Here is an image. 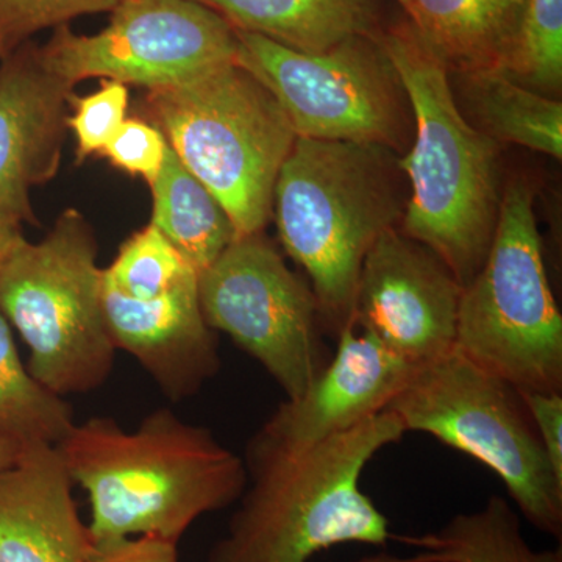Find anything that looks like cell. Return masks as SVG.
Returning a JSON list of instances; mask_svg holds the SVG:
<instances>
[{
  "instance_id": "cell-7",
  "label": "cell",
  "mask_w": 562,
  "mask_h": 562,
  "mask_svg": "<svg viewBox=\"0 0 562 562\" xmlns=\"http://www.w3.org/2000/svg\"><path fill=\"white\" fill-rule=\"evenodd\" d=\"M454 350L516 390L562 392V316L524 179L503 190L490 251L462 288Z\"/></svg>"
},
{
  "instance_id": "cell-16",
  "label": "cell",
  "mask_w": 562,
  "mask_h": 562,
  "mask_svg": "<svg viewBox=\"0 0 562 562\" xmlns=\"http://www.w3.org/2000/svg\"><path fill=\"white\" fill-rule=\"evenodd\" d=\"M72 487L57 446L22 447L0 471V562H87L94 541Z\"/></svg>"
},
{
  "instance_id": "cell-1",
  "label": "cell",
  "mask_w": 562,
  "mask_h": 562,
  "mask_svg": "<svg viewBox=\"0 0 562 562\" xmlns=\"http://www.w3.org/2000/svg\"><path fill=\"white\" fill-rule=\"evenodd\" d=\"M57 449L88 494L94 543L133 536L179 543L195 520L238 502L247 486L243 458L169 408L128 431L92 417L74 425Z\"/></svg>"
},
{
  "instance_id": "cell-3",
  "label": "cell",
  "mask_w": 562,
  "mask_h": 562,
  "mask_svg": "<svg viewBox=\"0 0 562 562\" xmlns=\"http://www.w3.org/2000/svg\"><path fill=\"white\" fill-rule=\"evenodd\" d=\"M376 36L413 113V143L398 158L412 188L401 231L435 251L464 288L482 268L497 227L498 144L465 120L449 70L408 18Z\"/></svg>"
},
{
  "instance_id": "cell-18",
  "label": "cell",
  "mask_w": 562,
  "mask_h": 562,
  "mask_svg": "<svg viewBox=\"0 0 562 562\" xmlns=\"http://www.w3.org/2000/svg\"><path fill=\"white\" fill-rule=\"evenodd\" d=\"M236 31L302 52H322L384 27L376 0H194Z\"/></svg>"
},
{
  "instance_id": "cell-8",
  "label": "cell",
  "mask_w": 562,
  "mask_h": 562,
  "mask_svg": "<svg viewBox=\"0 0 562 562\" xmlns=\"http://www.w3.org/2000/svg\"><path fill=\"white\" fill-rule=\"evenodd\" d=\"M386 409L406 432L430 435L486 465L525 520L561 541L562 480L513 384L453 350L419 366Z\"/></svg>"
},
{
  "instance_id": "cell-20",
  "label": "cell",
  "mask_w": 562,
  "mask_h": 562,
  "mask_svg": "<svg viewBox=\"0 0 562 562\" xmlns=\"http://www.w3.org/2000/svg\"><path fill=\"white\" fill-rule=\"evenodd\" d=\"M169 146V144H168ZM151 188V222L194 271L210 268L233 239L235 225L224 206L168 147Z\"/></svg>"
},
{
  "instance_id": "cell-27",
  "label": "cell",
  "mask_w": 562,
  "mask_h": 562,
  "mask_svg": "<svg viewBox=\"0 0 562 562\" xmlns=\"http://www.w3.org/2000/svg\"><path fill=\"white\" fill-rule=\"evenodd\" d=\"M168 140L157 125L140 120L122 122L102 154L116 168L154 183L165 165Z\"/></svg>"
},
{
  "instance_id": "cell-9",
  "label": "cell",
  "mask_w": 562,
  "mask_h": 562,
  "mask_svg": "<svg viewBox=\"0 0 562 562\" xmlns=\"http://www.w3.org/2000/svg\"><path fill=\"white\" fill-rule=\"evenodd\" d=\"M235 32L236 65L271 91L297 138L379 144L401 151L413 136L408 95L380 44V32L350 36L322 52Z\"/></svg>"
},
{
  "instance_id": "cell-15",
  "label": "cell",
  "mask_w": 562,
  "mask_h": 562,
  "mask_svg": "<svg viewBox=\"0 0 562 562\" xmlns=\"http://www.w3.org/2000/svg\"><path fill=\"white\" fill-rule=\"evenodd\" d=\"M72 88L41 65L38 52H13L0 68V217L33 221L32 188L58 171L66 103Z\"/></svg>"
},
{
  "instance_id": "cell-12",
  "label": "cell",
  "mask_w": 562,
  "mask_h": 562,
  "mask_svg": "<svg viewBox=\"0 0 562 562\" xmlns=\"http://www.w3.org/2000/svg\"><path fill=\"white\" fill-rule=\"evenodd\" d=\"M462 284L427 246L391 228L362 262L353 325L422 366L457 342Z\"/></svg>"
},
{
  "instance_id": "cell-17",
  "label": "cell",
  "mask_w": 562,
  "mask_h": 562,
  "mask_svg": "<svg viewBox=\"0 0 562 562\" xmlns=\"http://www.w3.org/2000/svg\"><path fill=\"white\" fill-rule=\"evenodd\" d=\"M527 0H412L408 20L450 74L505 69Z\"/></svg>"
},
{
  "instance_id": "cell-31",
  "label": "cell",
  "mask_w": 562,
  "mask_h": 562,
  "mask_svg": "<svg viewBox=\"0 0 562 562\" xmlns=\"http://www.w3.org/2000/svg\"><path fill=\"white\" fill-rule=\"evenodd\" d=\"M351 562H441V558H439L438 554L431 552H422L408 558L392 557V554L379 553Z\"/></svg>"
},
{
  "instance_id": "cell-33",
  "label": "cell",
  "mask_w": 562,
  "mask_h": 562,
  "mask_svg": "<svg viewBox=\"0 0 562 562\" xmlns=\"http://www.w3.org/2000/svg\"><path fill=\"white\" fill-rule=\"evenodd\" d=\"M395 2L401 5V9L403 10V13H405V16H408L409 9H412V0H395Z\"/></svg>"
},
{
  "instance_id": "cell-24",
  "label": "cell",
  "mask_w": 562,
  "mask_h": 562,
  "mask_svg": "<svg viewBox=\"0 0 562 562\" xmlns=\"http://www.w3.org/2000/svg\"><path fill=\"white\" fill-rule=\"evenodd\" d=\"M503 70L517 83L557 99L562 85V0H527L519 43Z\"/></svg>"
},
{
  "instance_id": "cell-21",
  "label": "cell",
  "mask_w": 562,
  "mask_h": 562,
  "mask_svg": "<svg viewBox=\"0 0 562 562\" xmlns=\"http://www.w3.org/2000/svg\"><path fill=\"white\" fill-rule=\"evenodd\" d=\"M394 539L439 554L442 562H562V550H538L525 538L519 514L501 495L457 514L441 530Z\"/></svg>"
},
{
  "instance_id": "cell-25",
  "label": "cell",
  "mask_w": 562,
  "mask_h": 562,
  "mask_svg": "<svg viewBox=\"0 0 562 562\" xmlns=\"http://www.w3.org/2000/svg\"><path fill=\"white\" fill-rule=\"evenodd\" d=\"M121 0H0V58L47 27H60L81 14L111 11Z\"/></svg>"
},
{
  "instance_id": "cell-30",
  "label": "cell",
  "mask_w": 562,
  "mask_h": 562,
  "mask_svg": "<svg viewBox=\"0 0 562 562\" xmlns=\"http://www.w3.org/2000/svg\"><path fill=\"white\" fill-rule=\"evenodd\" d=\"M22 238L24 235H22L20 221L0 217V265Z\"/></svg>"
},
{
  "instance_id": "cell-14",
  "label": "cell",
  "mask_w": 562,
  "mask_h": 562,
  "mask_svg": "<svg viewBox=\"0 0 562 562\" xmlns=\"http://www.w3.org/2000/svg\"><path fill=\"white\" fill-rule=\"evenodd\" d=\"M102 310L114 349L132 355L169 401H187L220 373V347L203 317L199 276L151 301H133L102 281Z\"/></svg>"
},
{
  "instance_id": "cell-29",
  "label": "cell",
  "mask_w": 562,
  "mask_h": 562,
  "mask_svg": "<svg viewBox=\"0 0 562 562\" xmlns=\"http://www.w3.org/2000/svg\"><path fill=\"white\" fill-rule=\"evenodd\" d=\"M179 543L155 536H133L94 543L87 562H180Z\"/></svg>"
},
{
  "instance_id": "cell-11",
  "label": "cell",
  "mask_w": 562,
  "mask_h": 562,
  "mask_svg": "<svg viewBox=\"0 0 562 562\" xmlns=\"http://www.w3.org/2000/svg\"><path fill=\"white\" fill-rule=\"evenodd\" d=\"M95 35L60 25L38 50L41 65L72 88L99 79L147 90L183 83L235 63V29L194 0H121Z\"/></svg>"
},
{
  "instance_id": "cell-10",
  "label": "cell",
  "mask_w": 562,
  "mask_h": 562,
  "mask_svg": "<svg viewBox=\"0 0 562 562\" xmlns=\"http://www.w3.org/2000/svg\"><path fill=\"white\" fill-rule=\"evenodd\" d=\"M199 301L211 330L231 336L290 401L331 360L312 286L262 233L233 239L199 273Z\"/></svg>"
},
{
  "instance_id": "cell-23",
  "label": "cell",
  "mask_w": 562,
  "mask_h": 562,
  "mask_svg": "<svg viewBox=\"0 0 562 562\" xmlns=\"http://www.w3.org/2000/svg\"><path fill=\"white\" fill-rule=\"evenodd\" d=\"M192 276L199 273L154 224L132 235L102 269L103 283L133 301L160 297Z\"/></svg>"
},
{
  "instance_id": "cell-5",
  "label": "cell",
  "mask_w": 562,
  "mask_h": 562,
  "mask_svg": "<svg viewBox=\"0 0 562 562\" xmlns=\"http://www.w3.org/2000/svg\"><path fill=\"white\" fill-rule=\"evenodd\" d=\"M147 111L169 147L224 206L238 236L262 233L297 135L271 91L236 65L150 90Z\"/></svg>"
},
{
  "instance_id": "cell-2",
  "label": "cell",
  "mask_w": 562,
  "mask_h": 562,
  "mask_svg": "<svg viewBox=\"0 0 562 562\" xmlns=\"http://www.w3.org/2000/svg\"><path fill=\"white\" fill-rule=\"evenodd\" d=\"M392 412L319 443L291 449L255 432L244 452L247 486L206 562H310L344 543L384 547L395 535L361 476L405 436Z\"/></svg>"
},
{
  "instance_id": "cell-19",
  "label": "cell",
  "mask_w": 562,
  "mask_h": 562,
  "mask_svg": "<svg viewBox=\"0 0 562 562\" xmlns=\"http://www.w3.org/2000/svg\"><path fill=\"white\" fill-rule=\"evenodd\" d=\"M449 76L458 106L476 131L498 146L516 144L561 160V101L517 83L502 69Z\"/></svg>"
},
{
  "instance_id": "cell-28",
  "label": "cell",
  "mask_w": 562,
  "mask_h": 562,
  "mask_svg": "<svg viewBox=\"0 0 562 562\" xmlns=\"http://www.w3.org/2000/svg\"><path fill=\"white\" fill-rule=\"evenodd\" d=\"M554 473L562 480V392L520 391Z\"/></svg>"
},
{
  "instance_id": "cell-4",
  "label": "cell",
  "mask_w": 562,
  "mask_h": 562,
  "mask_svg": "<svg viewBox=\"0 0 562 562\" xmlns=\"http://www.w3.org/2000/svg\"><path fill=\"white\" fill-rule=\"evenodd\" d=\"M398 157L379 144L297 138L281 166L272 214L306 272L325 335L353 324L362 262L405 213Z\"/></svg>"
},
{
  "instance_id": "cell-32",
  "label": "cell",
  "mask_w": 562,
  "mask_h": 562,
  "mask_svg": "<svg viewBox=\"0 0 562 562\" xmlns=\"http://www.w3.org/2000/svg\"><path fill=\"white\" fill-rule=\"evenodd\" d=\"M22 447H24L22 443L14 441V439H11L9 436L0 432V471L9 468L10 464H13V462L16 461V458L20 457Z\"/></svg>"
},
{
  "instance_id": "cell-26",
  "label": "cell",
  "mask_w": 562,
  "mask_h": 562,
  "mask_svg": "<svg viewBox=\"0 0 562 562\" xmlns=\"http://www.w3.org/2000/svg\"><path fill=\"white\" fill-rule=\"evenodd\" d=\"M74 114L66 124L77 139L79 160L105 149L125 121L128 106L127 85L105 80L99 91L74 99Z\"/></svg>"
},
{
  "instance_id": "cell-22",
  "label": "cell",
  "mask_w": 562,
  "mask_h": 562,
  "mask_svg": "<svg viewBox=\"0 0 562 562\" xmlns=\"http://www.w3.org/2000/svg\"><path fill=\"white\" fill-rule=\"evenodd\" d=\"M74 425L72 406L33 379L0 313V432L22 446H58Z\"/></svg>"
},
{
  "instance_id": "cell-13",
  "label": "cell",
  "mask_w": 562,
  "mask_h": 562,
  "mask_svg": "<svg viewBox=\"0 0 562 562\" xmlns=\"http://www.w3.org/2000/svg\"><path fill=\"white\" fill-rule=\"evenodd\" d=\"M417 368L351 324L339 333L330 362L312 386L281 402L257 435L301 449L351 430L386 412Z\"/></svg>"
},
{
  "instance_id": "cell-6",
  "label": "cell",
  "mask_w": 562,
  "mask_h": 562,
  "mask_svg": "<svg viewBox=\"0 0 562 562\" xmlns=\"http://www.w3.org/2000/svg\"><path fill=\"white\" fill-rule=\"evenodd\" d=\"M0 313L31 351L27 369L54 394H87L113 371L102 269L91 227L68 210L40 243L22 238L0 265Z\"/></svg>"
}]
</instances>
